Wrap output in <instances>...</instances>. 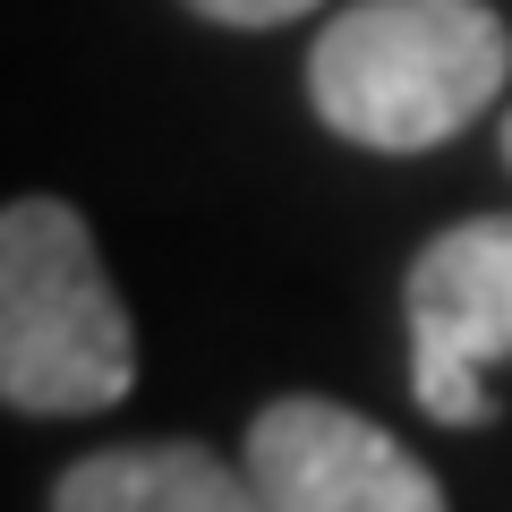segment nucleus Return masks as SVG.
Here are the masks:
<instances>
[{
	"label": "nucleus",
	"mask_w": 512,
	"mask_h": 512,
	"mask_svg": "<svg viewBox=\"0 0 512 512\" xmlns=\"http://www.w3.org/2000/svg\"><path fill=\"white\" fill-rule=\"evenodd\" d=\"M188 9L214 26H282V18H308L316 0H188Z\"/></svg>",
	"instance_id": "nucleus-6"
},
{
	"label": "nucleus",
	"mask_w": 512,
	"mask_h": 512,
	"mask_svg": "<svg viewBox=\"0 0 512 512\" xmlns=\"http://www.w3.org/2000/svg\"><path fill=\"white\" fill-rule=\"evenodd\" d=\"M137 384V333L103 248L60 197L0 205V402L26 419H86Z\"/></svg>",
	"instance_id": "nucleus-2"
},
{
	"label": "nucleus",
	"mask_w": 512,
	"mask_h": 512,
	"mask_svg": "<svg viewBox=\"0 0 512 512\" xmlns=\"http://www.w3.org/2000/svg\"><path fill=\"white\" fill-rule=\"evenodd\" d=\"M512 77V35L487 0H359L316 35L308 103L333 137L427 154L478 120Z\"/></svg>",
	"instance_id": "nucleus-1"
},
{
	"label": "nucleus",
	"mask_w": 512,
	"mask_h": 512,
	"mask_svg": "<svg viewBox=\"0 0 512 512\" xmlns=\"http://www.w3.org/2000/svg\"><path fill=\"white\" fill-rule=\"evenodd\" d=\"M504 163H512V120H504Z\"/></svg>",
	"instance_id": "nucleus-7"
},
{
	"label": "nucleus",
	"mask_w": 512,
	"mask_h": 512,
	"mask_svg": "<svg viewBox=\"0 0 512 512\" xmlns=\"http://www.w3.org/2000/svg\"><path fill=\"white\" fill-rule=\"evenodd\" d=\"M410 393L427 419L478 427L487 367L512 359V214H470L436 231L410 265Z\"/></svg>",
	"instance_id": "nucleus-3"
},
{
	"label": "nucleus",
	"mask_w": 512,
	"mask_h": 512,
	"mask_svg": "<svg viewBox=\"0 0 512 512\" xmlns=\"http://www.w3.org/2000/svg\"><path fill=\"white\" fill-rule=\"evenodd\" d=\"M60 512H248L256 478L205 444H111L52 478Z\"/></svg>",
	"instance_id": "nucleus-5"
},
{
	"label": "nucleus",
	"mask_w": 512,
	"mask_h": 512,
	"mask_svg": "<svg viewBox=\"0 0 512 512\" xmlns=\"http://www.w3.org/2000/svg\"><path fill=\"white\" fill-rule=\"evenodd\" d=\"M248 478L274 512H436L444 487L402 436H384L350 402L282 393L248 427Z\"/></svg>",
	"instance_id": "nucleus-4"
}]
</instances>
